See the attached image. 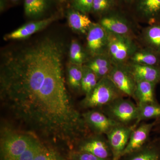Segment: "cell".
I'll return each mask as SVG.
<instances>
[{"label":"cell","mask_w":160,"mask_h":160,"mask_svg":"<svg viewBox=\"0 0 160 160\" xmlns=\"http://www.w3.org/2000/svg\"><path fill=\"white\" fill-rule=\"evenodd\" d=\"M69 160H104L85 152L71 150L67 152Z\"/></svg>","instance_id":"30"},{"label":"cell","mask_w":160,"mask_h":160,"mask_svg":"<svg viewBox=\"0 0 160 160\" xmlns=\"http://www.w3.org/2000/svg\"><path fill=\"white\" fill-rule=\"evenodd\" d=\"M125 97L108 76L100 79L92 91L81 103L86 109H101L118 98Z\"/></svg>","instance_id":"3"},{"label":"cell","mask_w":160,"mask_h":160,"mask_svg":"<svg viewBox=\"0 0 160 160\" xmlns=\"http://www.w3.org/2000/svg\"><path fill=\"white\" fill-rule=\"evenodd\" d=\"M123 2L126 3V4H131L132 3L134 0H119Z\"/></svg>","instance_id":"33"},{"label":"cell","mask_w":160,"mask_h":160,"mask_svg":"<svg viewBox=\"0 0 160 160\" xmlns=\"http://www.w3.org/2000/svg\"><path fill=\"white\" fill-rule=\"evenodd\" d=\"M58 1H59L60 2H61L63 3L67 2L68 0H58Z\"/></svg>","instance_id":"35"},{"label":"cell","mask_w":160,"mask_h":160,"mask_svg":"<svg viewBox=\"0 0 160 160\" xmlns=\"http://www.w3.org/2000/svg\"><path fill=\"white\" fill-rule=\"evenodd\" d=\"M51 0H24V12L26 16L32 19H39L45 14Z\"/></svg>","instance_id":"22"},{"label":"cell","mask_w":160,"mask_h":160,"mask_svg":"<svg viewBox=\"0 0 160 160\" xmlns=\"http://www.w3.org/2000/svg\"><path fill=\"white\" fill-rule=\"evenodd\" d=\"M67 20L70 28L80 34H87L92 22L87 14H84L73 8L67 12Z\"/></svg>","instance_id":"19"},{"label":"cell","mask_w":160,"mask_h":160,"mask_svg":"<svg viewBox=\"0 0 160 160\" xmlns=\"http://www.w3.org/2000/svg\"><path fill=\"white\" fill-rule=\"evenodd\" d=\"M108 77L125 97L133 98L137 82L127 63L114 64Z\"/></svg>","instance_id":"9"},{"label":"cell","mask_w":160,"mask_h":160,"mask_svg":"<svg viewBox=\"0 0 160 160\" xmlns=\"http://www.w3.org/2000/svg\"><path fill=\"white\" fill-rule=\"evenodd\" d=\"M62 40L46 37L6 52L0 72L3 105L20 122L46 142L74 145L89 132L66 89Z\"/></svg>","instance_id":"1"},{"label":"cell","mask_w":160,"mask_h":160,"mask_svg":"<svg viewBox=\"0 0 160 160\" xmlns=\"http://www.w3.org/2000/svg\"><path fill=\"white\" fill-rule=\"evenodd\" d=\"M109 33L108 53L114 64H125L139 48L136 39Z\"/></svg>","instance_id":"5"},{"label":"cell","mask_w":160,"mask_h":160,"mask_svg":"<svg viewBox=\"0 0 160 160\" xmlns=\"http://www.w3.org/2000/svg\"><path fill=\"white\" fill-rule=\"evenodd\" d=\"M85 48L90 58L108 54L109 33L99 23H92L86 35Z\"/></svg>","instance_id":"8"},{"label":"cell","mask_w":160,"mask_h":160,"mask_svg":"<svg viewBox=\"0 0 160 160\" xmlns=\"http://www.w3.org/2000/svg\"><path fill=\"white\" fill-rule=\"evenodd\" d=\"M128 62L160 66V53L148 47H139Z\"/></svg>","instance_id":"20"},{"label":"cell","mask_w":160,"mask_h":160,"mask_svg":"<svg viewBox=\"0 0 160 160\" xmlns=\"http://www.w3.org/2000/svg\"><path fill=\"white\" fill-rule=\"evenodd\" d=\"M142 47H148L160 53V24L148 25L139 36Z\"/></svg>","instance_id":"18"},{"label":"cell","mask_w":160,"mask_h":160,"mask_svg":"<svg viewBox=\"0 0 160 160\" xmlns=\"http://www.w3.org/2000/svg\"><path fill=\"white\" fill-rule=\"evenodd\" d=\"M136 81L149 82L157 84L160 83V66L139 65L127 63Z\"/></svg>","instance_id":"15"},{"label":"cell","mask_w":160,"mask_h":160,"mask_svg":"<svg viewBox=\"0 0 160 160\" xmlns=\"http://www.w3.org/2000/svg\"><path fill=\"white\" fill-rule=\"evenodd\" d=\"M136 18L148 25L160 24V0H134Z\"/></svg>","instance_id":"11"},{"label":"cell","mask_w":160,"mask_h":160,"mask_svg":"<svg viewBox=\"0 0 160 160\" xmlns=\"http://www.w3.org/2000/svg\"><path fill=\"white\" fill-rule=\"evenodd\" d=\"M83 73V66L69 62L67 66V83L70 89L75 92H82Z\"/></svg>","instance_id":"25"},{"label":"cell","mask_w":160,"mask_h":160,"mask_svg":"<svg viewBox=\"0 0 160 160\" xmlns=\"http://www.w3.org/2000/svg\"><path fill=\"white\" fill-rule=\"evenodd\" d=\"M100 110L120 125L132 126L137 119V105L126 97L118 98Z\"/></svg>","instance_id":"4"},{"label":"cell","mask_w":160,"mask_h":160,"mask_svg":"<svg viewBox=\"0 0 160 160\" xmlns=\"http://www.w3.org/2000/svg\"><path fill=\"white\" fill-rule=\"evenodd\" d=\"M62 149L48 142H44L34 160H69Z\"/></svg>","instance_id":"24"},{"label":"cell","mask_w":160,"mask_h":160,"mask_svg":"<svg viewBox=\"0 0 160 160\" xmlns=\"http://www.w3.org/2000/svg\"><path fill=\"white\" fill-rule=\"evenodd\" d=\"M69 62L76 65H83L89 59L90 56L86 48L77 40H72L69 48Z\"/></svg>","instance_id":"26"},{"label":"cell","mask_w":160,"mask_h":160,"mask_svg":"<svg viewBox=\"0 0 160 160\" xmlns=\"http://www.w3.org/2000/svg\"><path fill=\"white\" fill-rule=\"evenodd\" d=\"M154 126L153 127L152 132H154L158 134V136L156 138L160 143V118L154 120Z\"/></svg>","instance_id":"31"},{"label":"cell","mask_w":160,"mask_h":160,"mask_svg":"<svg viewBox=\"0 0 160 160\" xmlns=\"http://www.w3.org/2000/svg\"><path fill=\"white\" fill-rule=\"evenodd\" d=\"M0 142V160H18L39 138L30 133L3 129Z\"/></svg>","instance_id":"2"},{"label":"cell","mask_w":160,"mask_h":160,"mask_svg":"<svg viewBox=\"0 0 160 160\" xmlns=\"http://www.w3.org/2000/svg\"><path fill=\"white\" fill-rule=\"evenodd\" d=\"M154 126V121L149 123L142 122L134 128L132 132L122 157L145 146L150 141L149 137Z\"/></svg>","instance_id":"13"},{"label":"cell","mask_w":160,"mask_h":160,"mask_svg":"<svg viewBox=\"0 0 160 160\" xmlns=\"http://www.w3.org/2000/svg\"><path fill=\"white\" fill-rule=\"evenodd\" d=\"M9 1H11L12 2L16 3L18 2H19L20 0H9Z\"/></svg>","instance_id":"34"},{"label":"cell","mask_w":160,"mask_h":160,"mask_svg":"<svg viewBox=\"0 0 160 160\" xmlns=\"http://www.w3.org/2000/svg\"><path fill=\"white\" fill-rule=\"evenodd\" d=\"M117 1V0H93L92 12L102 17L115 9Z\"/></svg>","instance_id":"28"},{"label":"cell","mask_w":160,"mask_h":160,"mask_svg":"<svg viewBox=\"0 0 160 160\" xmlns=\"http://www.w3.org/2000/svg\"><path fill=\"white\" fill-rule=\"evenodd\" d=\"M100 79L91 69L83 65L81 90L85 96L89 94L97 85Z\"/></svg>","instance_id":"27"},{"label":"cell","mask_w":160,"mask_h":160,"mask_svg":"<svg viewBox=\"0 0 160 160\" xmlns=\"http://www.w3.org/2000/svg\"><path fill=\"white\" fill-rule=\"evenodd\" d=\"M6 6V0H0V10L2 12L5 10Z\"/></svg>","instance_id":"32"},{"label":"cell","mask_w":160,"mask_h":160,"mask_svg":"<svg viewBox=\"0 0 160 160\" xmlns=\"http://www.w3.org/2000/svg\"><path fill=\"white\" fill-rule=\"evenodd\" d=\"M72 150L88 152L104 160L112 159L109 143L104 135L92 133L80 140Z\"/></svg>","instance_id":"7"},{"label":"cell","mask_w":160,"mask_h":160,"mask_svg":"<svg viewBox=\"0 0 160 160\" xmlns=\"http://www.w3.org/2000/svg\"><path fill=\"white\" fill-rule=\"evenodd\" d=\"M93 0H72L73 9L87 14L92 12Z\"/></svg>","instance_id":"29"},{"label":"cell","mask_w":160,"mask_h":160,"mask_svg":"<svg viewBox=\"0 0 160 160\" xmlns=\"http://www.w3.org/2000/svg\"><path fill=\"white\" fill-rule=\"evenodd\" d=\"M55 20V18L51 17L30 22L10 33L5 35L4 37V39L7 41L23 40L27 38L32 34L45 29Z\"/></svg>","instance_id":"14"},{"label":"cell","mask_w":160,"mask_h":160,"mask_svg":"<svg viewBox=\"0 0 160 160\" xmlns=\"http://www.w3.org/2000/svg\"><path fill=\"white\" fill-rule=\"evenodd\" d=\"M135 127L118 125L106 135L112 154V160H120Z\"/></svg>","instance_id":"10"},{"label":"cell","mask_w":160,"mask_h":160,"mask_svg":"<svg viewBox=\"0 0 160 160\" xmlns=\"http://www.w3.org/2000/svg\"><path fill=\"white\" fill-rule=\"evenodd\" d=\"M120 160H160V143L155 138L140 149L124 156Z\"/></svg>","instance_id":"16"},{"label":"cell","mask_w":160,"mask_h":160,"mask_svg":"<svg viewBox=\"0 0 160 160\" xmlns=\"http://www.w3.org/2000/svg\"><path fill=\"white\" fill-rule=\"evenodd\" d=\"M86 125L92 133L106 135L118 125L100 109H92L82 114Z\"/></svg>","instance_id":"12"},{"label":"cell","mask_w":160,"mask_h":160,"mask_svg":"<svg viewBox=\"0 0 160 160\" xmlns=\"http://www.w3.org/2000/svg\"><path fill=\"white\" fill-rule=\"evenodd\" d=\"M138 117L133 126L136 127L144 121L160 118V104L157 102L144 103L137 106Z\"/></svg>","instance_id":"23"},{"label":"cell","mask_w":160,"mask_h":160,"mask_svg":"<svg viewBox=\"0 0 160 160\" xmlns=\"http://www.w3.org/2000/svg\"><path fill=\"white\" fill-rule=\"evenodd\" d=\"M98 23L108 33L138 39L132 21L124 13L116 9L102 16Z\"/></svg>","instance_id":"6"},{"label":"cell","mask_w":160,"mask_h":160,"mask_svg":"<svg viewBox=\"0 0 160 160\" xmlns=\"http://www.w3.org/2000/svg\"><path fill=\"white\" fill-rule=\"evenodd\" d=\"M156 84L149 82H137L132 99L137 106L144 103L157 102L156 98L155 88Z\"/></svg>","instance_id":"21"},{"label":"cell","mask_w":160,"mask_h":160,"mask_svg":"<svg viewBox=\"0 0 160 160\" xmlns=\"http://www.w3.org/2000/svg\"><path fill=\"white\" fill-rule=\"evenodd\" d=\"M114 65L109 55L106 54L90 58L84 65L101 79L109 75Z\"/></svg>","instance_id":"17"}]
</instances>
